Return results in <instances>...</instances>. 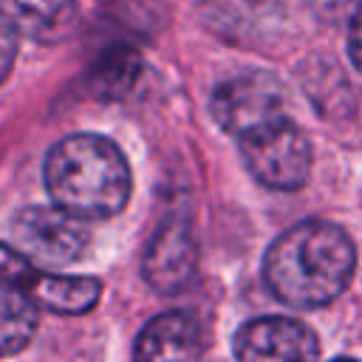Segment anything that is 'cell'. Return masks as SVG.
<instances>
[{
	"label": "cell",
	"mask_w": 362,
	"mask_h": 362,
	"mask_svg": "<svg viewBox=\"0 0 362 362\" xmlns=\"http://www.w3.org/2000/svg\"><path fill=\"white\" fill-rule=\"evenodd\" d=\"M354 266V243L339 226L328 221H303L269 246L263 280L280 303L320 308L345 291Z\"/></svg>",
	"instance_id": "1"
},
{
	"label": "cell",
	"mask_w": 362,
	"mask_h": 362,
	"mask_svg": "<svg viewBox=\"0 0 362 362\" xmlns=\"http://www.w3.org/2000/svg\"><path fill=\"white\" fill-rule=\"evenodd\" d=\"M45 187L57 206L79 218H110L130 198V167L110 139L74 133L51 147Z\"/></svg>",
	"instance_id": "2"
},
{
	"label": "cell",
	"mask_w": 362,
	"mask_h": 362,
	"mask_svg": "<svg viewBox=\"0 0 362 362\" xmlns=\"http://www.w3.org/2000/svg\"><path fill=\"white\" fill-rule=\"evenodd\" d=\"M249 173L272 189H297L311 173V147L288 113L238 136Z\"/></svg>",
	"instance_id": "3"
},
{
	"label": "cell",
	"mask_w": 362,
	"mask_h": 362,
	"mask_svg": "<svg viewBox=\"0 0 362 362\" xmlns=\"http://www.w3.org/2000/svg\"><path fill=\"white\" fill-rule=\"evenodd\" d=\"M90 232L79 215L62 206H25L11 218V243L37 269H65L88 249Z\"/></svg>",
	"instance_id": "4"
},
{
	"label": "cell",
	"mask_w": 362,
	"mask_h": 362,
	"mask_svg": "<svg viewBox=\"0 0 362 362\" xmlns=\"http://www.w3.org/2000/svg\"><path fill=\"white\" fill-rule=\"evenodd\" d=\"M209 110L215 122L238 139L246 130L286 113V88L266 71H243L215 88Z\"/></svg>",
	"instance_id": "5"
},
{
	"label": "cell",
	"mask_w": 362,
	"mask_h": 362,
	"mask_svg": "<svg viewBox=\"0 0 362 362\" xmlns=\"http://www.w3.org/2000/svg\"><path fill=\"white\" fill-rule=\"evenodd\" d=\"M195 266H198V240L192 223L187 215L173 212L158 223V229L153 232L144 249V260H141L144 280L156 291L173 294L195 277Z\"/></svg>",
	"instance_id": "6"
},
{
	"label": "cell",
	"mask_w": 362,
	"mask_h": 362,
	"mask_svg": "<svg viewBox=\"0 0 362 362\" xmlns=\"http://www.w3.org/2000/svg\"><path fill=\"white\" fill-rule=\"evenodd\" d=\"M235 356L243 362H308L320 356V342L294 317H260L235 334Z\"/></svg>",
	"instance_id": "7"
},
{
	"label": "cell",
	"mask_w": 362,
	"mask_h": 362,
	"mask_svg": "<svg viewBox=\"0 0 362 362\" xmlns=\"http://www.w3.org/2000/svg\"><path fill=\"white\" fill-rule=\"evenodd\" d=\"M198 11L215 37L240 48L272 42L283 25L280 0H201Z\"/></svg>",
	"instance_id": "8"
},
{
	"label": "cell",
	"mask_w": 362,
	"mask_h": 362,
	"mask_svg": "<svg viewBox=\"0 0 362 362\" xmlns=\"http://www.w3.org/2000/svg\"><path fill=\"white\" fill-rule=\"evenodd\" d=\"M204 351L201 328L189 314L167 311L150 320L136 339V359H198Z\"/></svg>",
	"instance_id": "9"
},
{
	"label": "cell",
	"mask_w": 362,
	"mask_h": 362,
	"mask_svg": "<svg viewBox=\"0 0 362 362\" xmlns=\"http://www.w3.org/2000/svg\"><path fill=\"white\" fill-rule=\"evenodd\" d=\"M3 14L31 40L57 42L71 34L76 23L74 0H0Z\"/></svg>",
	"instance_id": "10"
},
{
	"label": "cell",
	"mask_w": 362,
	"mask_h": 362,
	"mask_svg": "<svg viewBox=\"0 0 362 362\" xmlns=\"http://www.w3.org/2000/svg\"><path fill=\"white\" fill-rule=\"evenodd\" d=\"M37 328V300L28 288L0 280V356L28 345Z\"/></svg>",
	"instance_id": "11"
},
{
	"label": "cell",
	"mask_w": 362,
	"mask_h": 362,
	"mask_svg": "<svg viewBox=\"0 0 362 362\" xmlns=\"http://www.w3.org/2000/svg\"><path fill=\"white\" fill-rule=\"evenodd\" d=\"M99 280L93 277H68V274H37L31 294L40 305L59 314H82L90 311L99 300Z\"/></svg>",
	"instance_id": "12"
},
{
	"label": "cell",
	"mask_w": 362,
	"mask_h": 362,
	"mask_svg": "<svg viewBox=\"0 0 362 362\" xmlns=\"http://www.w3.org/2000/svg\"><path fill=\"white\" fill-rule=\"evenodd\" d=\"M139 74V57L130 51H110L90 74V85L102 96H116L130 88Z\"/></svg>",
	"instance_id": "13"
},
{
	"label": "cell",
	"mask_w": 362,
	"mask_h": 362,
	"mask_svg": "<svg viewBox=\"0 0 362 362\" xmlns=\"http://www.w3.org/2000/svg\"><path fill=\"white\" fill-rule=\"evenodd\" d=\"M37 266L11 243H0V280L6 283H14V286H23L31 291L34 280H37Z\"/></svg>",
	"instance_id": "14"
},
{
	"label": "cell",
	"mask_w": 362,
	"mask_h": 362,
	"mask_svg": "<svg viewBox=\"0 0 362 362\" xmlns=\"http://www.w3.org/2000/svg\"><path fill=\"white\" fill-rule=\"evenodd\" d=\"M14 54H17V28L14 23L3 14L0 8V82L8 76L11 71V62H14Z\"/></svg>",
	"instance_id": "15"
},
{
	"label": "cell",
	"mask_w": 362,
	"mask_h": 362,
	"mask_svg": "<svg viewBox=\"0 0 362 362\" xmlns=\"http://www.w3.org/2000/svg\"><path fill=\"white\" fill-rule=\"evenodd\" d=\"M348 54L351 62L362 71V6L356 8L354 20H351V31H348Z\"/></svg>",
	"instance_id": "16"
}]
</instances>
